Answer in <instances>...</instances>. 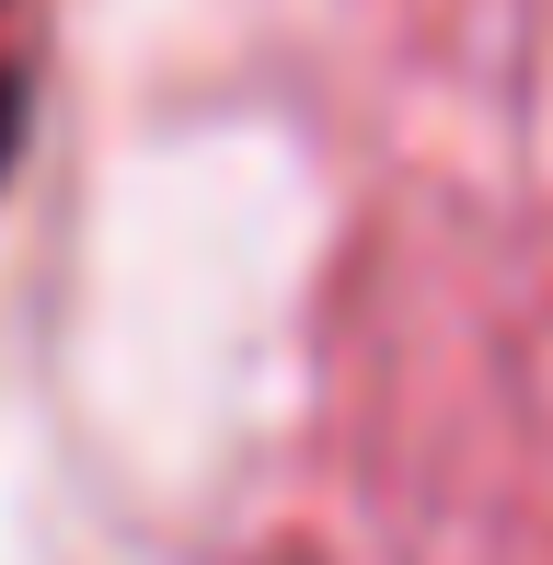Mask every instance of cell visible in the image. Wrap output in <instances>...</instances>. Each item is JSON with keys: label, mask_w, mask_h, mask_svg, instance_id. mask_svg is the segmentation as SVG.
Instances as JSON below:
<instances>
[{"label": "cell", "mask_w": 553, "mask_h": 565, "mask_svg": "<svg viewBox=\"0 0 553 565\" xmlns=\"http://www.w3.org/2000/svg\"><path fill=\"white\" fill-rule=\"evenodd\" d=\"M12 150H23V82L0 70V162H12Z\"/></svg>", "instance_id": "6da1fadb"}]
</instances>
